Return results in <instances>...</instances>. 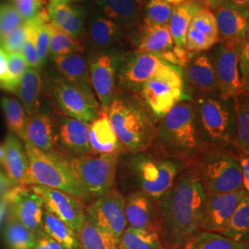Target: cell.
<instances>
[{"mask_svg": "<svg viewBox=\"0 0 249 249\" xmlns=\"http://www.w3.org/2000/svg\"><path fill=\"white\" fill-rule=\"evenodd\" d=\"M192 165L185 166L154 205L155 227L163 249H181L199 230L205 191Z\"/></svg>", "mask_w": 249, "mask_h": 249, "instance_id": "obj_1", "label": "cell"}, {"mask_svg": "<svg viewBox=\"0 0 249 249\" xmlns=\"http://www.w3.org/2000/svg\"><path fill=\"white\" fill-rule=\"evenodd\" d=\"M195 105L186 99L178 102L161 117L151 147L161 157L194 163L207 151Z\"/></svg>", "mask_w": 249, "mask_h": 249, "instance_id": "obj_2", "label": "cell"}, {"mask_svg": "<svg viewBox=\"0 0 249 249\" xmlns=\"http://www.w3.org/2000/svg\"><path fill=\"white\" fill-rule=\"evenodd\" d=\"M29 168L24 186H44L57 189L80 199L90 198L80 187L72 174L68 158L57 151L45 152L24 142Z\"/></svg>", "mask_w": 249, "mask_h": 249, "instance_id": "obj_3", "label": "cell"}, {"mask_svg": "<svg viewBox=\"0 0 249 249\" xmlns=\"http://www.w3.org/2000/svg\"><path fill=\"white\" fill-rule=\"evenodd\" d=\"M108 118L119 142L133 153L151 148L156 126L142 107L123 99H113Z\"/></svg>", "mask_w": 249, "mask_h": 249, "instance_id": "obj_4", "label": "cell"}, {"mask_svg": "<svg viewBox=\"0 0 249 249\" xmlns=\"http://www.w3.org/2000/svg\"><path fill=\"white\" fill-rule=\"evenodd\" d=\"M192 164L205 193L223 194L243 189L239 159L228 151L207 150Z\"/></svg>", "mask_w": 249, "mask_h": 249, "instance_id": "obj_5", "label": "cell"}, {"mask_svg": "<svg viewBox=\"0 0 249 249\" xmlns=\"http://www.w3.org/2000/svg\"><path fill=\"white\" fill-rule=\"evenodd\" d=\"M131 166L141 191L156 202L169 190L186 164L142 151L135 153Z\"/></svg>", "mask_w": 249, "mask_h": 249, "instance_id": "obj_6", "label": "cell"}, {"mask_svg": "<svg viewBox=\"0 0 249 249\" xmlns=\"http://www.w3.org/2000/svg\"><path fill=\"white\" fill-rule=\"evenodd\" d=\"M68 160L74 178L90 199L103 196L113 188L117 154H89Z\"/></svg>", "mask_w": 249, "mask_h": 249, "instance_id": "obj_7", "label": "cell"}, {"mask_svg": "<svg viewBox=\"0 0 249 249\" xmlns=\"http://www.w3.org/2000/svg\"><path fill=\"white\" fill-rule=\"evenodd\" d=\"M142 93L148 107L160 118L178 102L188 99L182 72L178 67L167 62L143 84Z\"/></svg>", "mask_w": 249, "mask_h": 249, "instance_id": "obj_8", "label": "cell"}, {"mask_svg": "<svg viewBox=\"0 0 249 249\" xmlns=\"http://www.w3.org/2000/svg\"><path fill=\"white\" fill-rule=\"evenodd\" d=\"M53 99L65 116L91 123L99 114V104L93 93H89L70 83L62 77L49 80Z\"/></svg>", "mask_w": 249, "mask_h": 249, "instance_id": "obj_9", "label": "cell"}, {"mask_svg": "<svg viewBox=\"0 0 249 249\" xmlns=\"http://www.w3.org/2000/svg\"><path fill=\"white\" fill-rule=\"evenodd\" d=\"M242 43L222 42L215 55L213 66L217 80V89L223 101L245 94L239 68V54Z\"/></svg>", "mask_w": 249, "mask_h": 249, "instance_id": "obj_10", "label": "cell"}, {"mask_svg": "<svg viewBox=\"0 0 249 249\" xmlns=\"http://www.w3.org/2000/svg\"><path fill=\"white\" fill-rule=\"evenodd\" d=\"M125 197L112 188L85 207V215L117 240L127 227L124 216Z\"/></svg>", "mask_w": 249, "mask_h": 249, "instance_id": "obj_11", "label": "cell"}, {"mask_svg": "<svg viewBox=\"0 0 249 249\" xmlns=\"http://www.w3.org/2000/svg\"><path fill=\"white\" fill-rule=\"evenodd\" d=\"M89 125L90 123L65 115L54 120L55 151L67 158L92 154L89 144Z\"/></svg>", "mask_w": 249, "mask_h": 249, "instance_id": "obj_12", "label": "cell"}, {"mask_svg": "<svg viewBox=\"0 0 249 249\" xmlns=\"http://www.w3.org/2000/svg\"><path fill=\"white\" fill-rule=\"evenodd\" d=\"M39 196L45 211L51 213L78 232L85 218V206L79 198L60 190L44 186H30Z\"/></svg>", "mask_w": 249, "mask_h": 249, "instance_id": "obj_13", "label": "cell"}, {"mask_svg": "<svg viewBox=\"0 0 249 249\" xmlns=\"http://www.w3.org/2000/svg\"><path fill=\"white\" fill-rule=\"evenodd\" d=\"M41 198L27 186H16L9 190V211L19 223L33 231L36 237L44 234Z\"/></svg>", "mask_w": 249, "mask_h": 249, "instance_id": "obj_14", "label": "cell"}, {"mask_svg": "<svg viewBox=\"0 0 249 249\" xmlns=\"http://www.w3.org/2000/svg\"><path fill=\"white\" fill-rule=\"evenodd\" d=\"M247 195L249 193L244 189L223 194L205 193L198 229L217 233L228 222L235 208Z\"/></svg>", "mask_w": 249, "mask_h": 249, "instance_id": "obj_15", "label": "cell"}, {"mask_svg": "<svg viewBox=\"0 0 249 249\" xmlns=\"http://www.w3.org/2000/svg\"><path fill=\"white\" fill-rule=\"evenodd\" d=\"M203 133L213 142L224 145L231 142V114L223 103L214 98L199 99L196 106Z\"/></svg>", "mask_w": 249, "mask_h": 249, "instance_id": "obj_16", "label": "cell"}, {"mask_svg": "<svg viewBox=\"0 0 249 249\" xmlns=\"http://www.w3.org/2000/svg\"><path fill=\"white\" fill-rule=\"evenodd\" d=\"M118 60L116 54L109 53H97L89 60L90 85L104 109L113 101Z\"/></svg>", "mask_w": 249, "mask_h": 249, "instance_id": "obj_17", "label": "cell"}, {"mask_svg": "<svg viewBox=\"0 0 249 249\" xmlns=\"http://www.w3.org/2000/svg\"><path fill=\"white\" fill-rule=\"evenodd\" d=\"M218 43V29L213 12L206 8L196 10L187 31L186 49L198 53L211 49Z\"/></svg>", "mask_w": 249, "mask_h": 249, "instance_id": "obj_18", "label": "cell"}, {"mask_svg": "<svg viewBox=\"0 0 249 249\" xmlns=\"http://www.w3.org/2000/svg\"><path fill=\"white\" fill-rule=\"evenodd\" d=\"M165 61L156 54L137 53L125 63L119 74L126 89H142L143 84L153 77Z\"/></svg>", "mask_w": 249, "mask_h": 249, "instance_id": "obj_19", "label": "cell"}, {"mask_svg": "<svg viewBox=\"0 0 249 249\" xmlns=\"http://www.w3.org/2000/svg\"><path fill=\"white\" fill-rule=\"evenodd\" d=\"M46 15L48 20L55 26L81 40L85 33V18L81 9L64 0H50Z\"/></svg>", "mask_w": 249, "mask_h": 249, "instance_id": "obj_20", "label": "cell"}, {"mask_svg": "<svg viewBox=\"0 0 249 249\" xmlns=\"http://www.w3.org/2000/svg\"><path fill=\"white\" fill-rule=\"evenodd\" d=\"M214 10L219 43L225 41L242 43L248 36L249 15L228 4H223Z\"/></svg>", "mask_w": 249, "mask_h": 249, "instance_id": "obj_21", "label": "cell"}, {"mask_svg": "<svg viewBox=\"0 0 249 249\" xmlns=\"http://www.w3.org/2000/svg\"><path fill=\"white\" fill-rule=\"evenodd\" d=\"M3 144L5 154L2 167L5 174L16 186H24L29 168L24 142L9 131Z\"/></svg>", "mask_w": 249, "mask_h": 249, "instance_id": "obj_22", "label": "cell"}, {"mask_svg": "<svg viewBox=\"0 0 249 249\" xmlns=\"http://www.w3.org/2000/svg\"><path fill=\"white\" fill-rule=\"evenodd\" d=\"M89 144L92 154H117L121 148L114 132L107 114V109L102 108L97 118L90 123Z\"/></svg>", "mask_w": 249, "mask_h": 249, "instance_id": "obj_23", "label": "cell"}, {"mask_svg": "<svg viewBox=\"0 0 249 249\" xmlns=\"http://www.w3.org/2000/svg\"><path fill=\"white\" fill-rule=\"evenodd\" d=\"M54 67L63 79L81 89L93 93L89 79V61L80 53L52 56Z\"/></svg>", "mask_w": 249, "mask_h": 249, "instance_id": "obj_24", "label": "cell"}, {"mask_svg": "<svg viewBox=\"0 0 249 249\" xmlns=\"http://www.w3.org/2000/svg\"><path fill=\"white\" fill-rule=\"evenodd\" d=\"M23 142L30 143L45 152L55 151L53 117L49 113L41 111L28 117Z\"/></svg>", "mask_w": 249, "mask_h": 249, "instance_id": "obj_25", "label": "cell"}, {"mask_svg": "<svg viewBox=\"0 0 249 249\" xmlns=\"http://www.w3.org/2000/svg\"><path fill=\"white\" fill-rule=\"evenodd\" d=\"M154 214V202L142 191L125 197L124 216L128 227L156 231Z\"/></svg>", "mask_w": 249, "mask_h": 249, "instance_id": "obj_26", "label": "cell"}, {"mask_svg": "<svg viewBox=\"0 0 249 249\" xmlns=\"http://www.w3.org/2000/svg\"><path fill=\"white\" fill-rule=\"evenodd\" d=\"M96 4L101 15L122 28L135 26L142 10V0H97Z\"/></svg>", "mask_w": 249, "mask_h": 249, "instance_id": "obj_27", "label": "cell"}, {"mask_svg": "<svg viewBox=\"0 0 249 249\" xmlns=\"http://www.w3.org/2000/svg\"><path fill=\"white\" fill-rule=\"evenodd\" d=\"M186 78L191 88L200 93H213L217 90L213 62L205 54L198 55L187 66Z\"/></svg>", "mask_w": 249, "mask_h": 249, "instance_id": "obj_28", "label": "cell"}, {"mask_svg": "<svg viewBox=\"0 0 249 249\" xmlns=\"http://www.w3.org/2000/svg\"><path fill=\"white\" fill-rule=\"evenodd\" d=\"M42 90L43 80L40 72L38 70L28 68L15 92L22 102V107L28 117L35 116L40 111Z\"/></svg>", "mask_w": 249, "mask_h": 249, "instance_id": "obj_29", "label": "cell"}, {"mask_svg": "<svg viewBox=\"0 0 249 249\" xmlns=\"http://www.w3.org/2000/svg\"><path fill=\"white\" fill-rule=\"evenodd\" d=\"M87 34L91 45L104 49L115 45L122 38L123 28L101 14H95L88 21Z\"/></svg>", "mask_w": 249, "mask_h": 249, "instance_id": "obj_30", "label": "cell"}, {"mask_svg": "<svg viewBox=\"0 0 249 249\" xmlns=\"http://www.w3.org/2000/svg\"><path fill=\"white\" fill-rule=\"evenodd\" d=\"M174 41L167 25L145 26L137 53H152L160 56L174 48Z\"/></svg>", "mask_w": 249, "mask_h": 249, "instance_id": "obj_31", "label": "cell"}, {"mask_svg": "<svg viewBox=\"0 0 249 249\" xmlns=\"http://www.w3.org/2000/svg\"><path fill=\"white\" fill-rule=\"evenodd\" d=\"M77 235L80 249H118V240L86 215Z\"/></svg>", "mask_w": 249, "mask_h": 249, "instance_id": "obj_32", "label": "cell"}, {"mask_svg": "<svg viewBox=\"0 0 249 249\" xmlns=\"http://www.w3.org/2000/svg\"><path fill=\"white\" fill-rule=\"evenodd\" d=\"M217 233L238 242H249V195L235 208L228 222Z\"/></svg>", "mask_w": 249, "mask_h": 249, "instance_id": "obj_33", "label": "cell"}, {"mask_svg": "<svg viewBox=\"0 0 249 249\" xmlns=\"http://www.w3.org/2000/svg\"><path fill=\"white\" fill-rule=\"evenodd\" d=\"M3 240L7 249H34L37 237L9 213L5 220Z\"/></svg>", "mask_w": 249, "mask_h": 249, "instance_id": "obj_34", "label": "cell"}, {"mask_svg": "<svg viewBox=\"0 0 249 249\" xmlns=\"http://www.w3.org/2000/svg\"><path fill=\"white\" fill-rule=\"evenodd\" d=\"M202 9L200 5H182L173 8L168 22L170 35L174 45L178 48L186 49V39L191 18L196 10Z\"/></svg>", "mask_w": 249, "mask_h": 249, "instance_id": "obj_35", "label": "cell"}, {"mask_svg": "<svg viewBox=\"0 0 249 249\" xmlns=\"http://www.w3.org/2000/svg\"><path fill=\"white\" fill-rule=\"evenodd\" d=\"M43 230L65 249H80L77 232L53 214L44 211Z\"/></svg>", "mask_w": 249, "mask_h": 249, "instance_id": "obj_36", "label": "cell"}, {"mask_svg": "<svg viewBox=\"0 0 249 249\" xmlns=\"http://www.w3.org/2000/svg\"><path fill=\"white\" fill-rule=\"evenodd\" d=\"M181 249H249V242L231 240L219 233L197 231Z\"/></svg>", "mask_w": 249, "mask_h": 249, "instance_id": "obj_37", "label": "cell"}, {"mask_svg": "<svg viewBox=\"0 0 249 249\" xmlns=\"http://www.w3.org/2000/svg\"><path fill=\"white\" fill-rule=\"evenodd\" d=\"M118 249H163L158 232L126 227L118 239Z\"/></svg>", "mask_w": 249, "mask_h": 249, "instance_id": "obj_38", "label": "cell"}, {"mask_svg": "<svg viewBox=\"0 0 249 249\" xmlns=\"http://www.w3.org/2000/svg\"><path fill=\"white\" fill-rule=\"evenodd\" d=\"M47 28L50 35L49 53L52 56L84 52V46L80 39L74 38L49 20L47 21Z\"/></svg>", "mask_w": 249, "mask_h": 249, "instance_id": "obj_39", "label": "cell"}, {"mask_svg": "<svg viewBox=\"0 0 249 249\" xmlns=\"http://www.w3.org/2000/svg\"><path fill=\"white\" fill-rule=\"evenodd\" d=\"M236 98V132L233 144L240 155H249V106L248 95L241 94Z\"/></svg>", "mask_w": 249, "mask_h": 249, "instance_id": "obj_40", "label": "cell"}, {"mask_svg": "<svg viewBox=\"0 0 249 249\" xmlns=\"http://www.w3.org/2000/svg\"><path fill=\"white\" fill-rule=\"evenodd\" d=\"M0 105L6 118L9 131L18 136L22 142H24L28 122V116L24 108L16 99L7 96L1 98Z\"/></svg>", "mask_w": 249, "mask_h": 249, "instance_id": "obj_41", "label": "cell"}, {"mask_svg": "<svg viewBox=\"0 0 249 249\" xmlns=\"http://www.w3.org/2000/svg\"><path fill=\"white\" fill-rule=\"evenodd\" d=\"M7 79L0 85V88L15 93L20 79L26 71L29 66L21 53H7Z\"/></svg>", "mask_w": 249, "mask_h": 249, "instance_id": "obj_42", "label": "cell"}, {"mask_svg": "<svg viewBox=\"0 0 249 249\" xmlns=\"http://www.w3.org/2000/svg\"><path fill=\"white\" fill-rule=\"evenodd\" d=\"M173 8L166 0H148L145 7V26L167 25Z\"/></svg>", "mask_w": 249, "mask_h": 249, "instance_id": "obj_43", "label": "cell"}, {"mask_svg": "<svg viewBox=\"0 0 249 249\" xmlns=\"http://www.w3.org/2000/svg\"><path fill=\"white\" fill-rule=\"evenodd\" d=\"M36 24L37 16L36 18L25 21L26 26V37L24 44L22 45L21 53L24 56L29 68L39 70L42 68L40 58L36 47Z\"/></svg>", "mask_w": 249, "mask_h": 249, "instance_id": "obj_44", "label": "cell"}, {"mask_svg": "<svg viewBox=\"0 0 249 249\" xmlns=\"http://www.w3.org/2000/svg\"><path fill=\"white\" fill-rule=\"evenodd\" d=\"M24 23L14 6L0 4V39L2 40L9 36L11 32Z\"/></svg>", "mask_w": 249, "mask_h": 249, "instance_id": "obj_45", "label": "cell"}, {"mask_svg": "<svg viewBox=\"0 0 249 249\" xmlns=\"http://www.w3.org/2000/svg\"><path fill=\"white\" fill-rule=\"evenodd\" d=\"M26 37L25 21L22 25L11 32L9 36L5 37L1 42V48L6 53H21L22 45Z\"/></svg>", "mask_w": 249, "mask_h": 249, "instance_id": "obj_46", "label": "cell"}, {"mask_svg": "<svg viewBox=\"0 0 249 249\" xmlns=\"http://www.w3.org/2000/svg\"><path fill=\"white\" fill-rule=\"evenodd\" d=\"M45 0H14V8L17 9L24 21L36 18L43 9Z\"/></svg>", "mask_w": 249, "mask_h": 249, "instance_id": "obj_47", "label": "cell"}, {"mask_svg": "<svg viewBox=\"0 0 249 249\" xmlns=\"http://www.w3.org/2000/svg\"><path fill=\"white\" fill-rule=\"evenodd\" d=\"M249 37H245L242 42L240 48V54H239V68H240L241 77L244 83V86L247 89H249Z\"/></svg>", "mask_w": 249, "mask_h": 249, "instance_id": "obj_48", "label": "cell"}, {"mask_svg": "<svg viewBox=\"0 0 249 249\" xmlns=\"http://www.w3.org/2000/svg\"><path fill=\"white\" fill-rule=\"evenodd\" d=\"M34 249H65L58 243L53 240L45 233L37 237L36 246Z\"/></svg>", "mask_w": 249, "mask_h": 249, "instance_id": "obj_49", "label": "cell"}, {"mask_svg": "<svg viewBox=\"0 0 249 249\" xmlns=\"http://www.w3.org/2000/svg\"><path fill=\"white\" fill-rule=\"evenodd\" d=\"M241 172H242V182L243 189L246 192H249V155H241L239 158Z\"/></svg>", "mask_w": 249, "mask_h": 249, "instance_id": "obj_50", "label": "cell"}, {"mask_svg": "<svg viewBox=\"0 0 249 249\" xmlns=\"http://www.w3.org/2000/svg\"><path fill=\"white\" fill-rule=\"evenodd\" d=\"M9 190L0 196V226L5 222L7 215L9 213Z\"/></svg>", "mask_w": 249, "mask_h": 249, "instance_id": "obj_51", "label": "cell"}, {"mask_svg": "<svg viewBox=\"0 0 249 249\" xmlns=\"http://www.w3.org/2000/svg\"><path fill=\"white\" fill-rule=\"evenodd\" d=\"M8 75L7 53L0 47V85L6 80Z\"/></svg>", "mask_w": 249, "mask_h": 249, "instance_id": "obj_52", "label": "cell"}, {"mask_svg": "<svg viewBox=\"0 0 249 249\" xmlns=\"http://www.w3.org/2000/svg\"><path fill=\"white\" fill-rule=\"evenodd\" d=\"M14 187H16V185L7 177L5 172L0 170V196Z\"/></svg>", "mask_w": 249, "mask_h": 249, "instance_id": "obj_53", "label": "cell"}, {"mask_svg": "<svg viewBox=\"0 0 249 249\" xmlns=\"http://www.w3.org/2000/svg\"><path fill=\"white\" fill-rule=\"evenodd\" d=\"M226 4L240 10L246 15H249V0H227Z\"/></svg>", "mask_w": 249, "mask_h": 249, "instance_id": "obj_54", "label": "cell"}, {"mask_svg": "<svg viewBox=\"0 0 249 249\" xmlns=\"http://www.w3.org/2000/svg\"><path fill=\"white\" fill-rule=\"evenodd\" d=\"M172 8L182 6V5H200L203 4V0H166ZM204 5V4H203Z\"/></svg>", "mask_w": 249, "mask_h": 249, "instance_id": "obj_55", "label": "cell"}, {"mask_svg": "<svg viewBox=\"0 0 249 249\" xmlns=\"http://www.w3.org/2000/svg\"><path fill=\"white\" fill-rule=\"evenodd\" d=\"M227 0H203V4L206 6V9H217L223 4H226Z\"/></svg>", "mask_w": 249, "mask_h": 249, "instance_id": "obj_56", "label": "cell"}, {"mask_svg": "<svg viewBox=\"0 0 249 249\" xmlns=\"http://www.w3.org/2000/svg\"><path fill=\"white\" fill-rule=\"evenodd\" d=\"M4 154H5V150H4V144H3V143H0V166H2V163H3Z\"/></svg>", "mask_w": 249, "mask_h": 249, "instance_id": "obj_57", "label": "cell"}, {"mask_svg": "<svg viewBox=\"0 0 249 249\" xmlns=\"http://www.w3.org/2000/svg\"><path fill=\"white\" fill-rule=\"evenodd\" d=\"M64 1H67V2H69V3H71V2H74V1H77V0H64Z\"/></svg>", "mask_w": 249, "mask_h": 249, "instance_id": "obj_58", "label": "cell"}, {"mask_svg": "<svg viewBox=\"0 0 249 249\" xmlns=\"http://www.w3.org/2000/svg\"><path fill=\"white\" fill-rule=\"evenodd\" d=\"M0 45H1V39H0Z\"/></svg>", "mask_w": 249, "mask_h": 249, "instance_id": "obj_59", "label": "cell"}]
</instances>
